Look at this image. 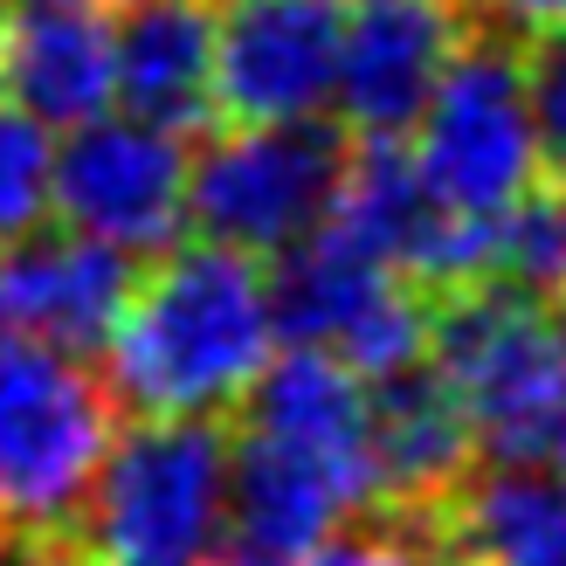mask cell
<instances>
[{"mask_svg": "<svg viewBox=\"0 0 566 566\" xmlns=\"http://www.w3.org/2000/svg\"><path fill=\"white\" fill-rule=\"evenodd\" d=\"M0 104L49 132H76L111 111V14L97 0L0 8Z\"/></svg>", "mask_w": 566, "mask_h": 566, "instance_id": "cell-15", "label": "cell"}, {"mask_svg": "<svg viewBox=\"0 0 566 566\" xmlns=\"http://www.w3.org/2000/svg\"><path fill=\"white\" fill-rule=\"evenodd\" d=\"M118 421L125 408L97 366L0 332V518L21 532H70Z\"/></svg>", "mask_w": 566, "mask_h": 566, "instance_id": "cell-4", "label": "cell"}, {"mask_svg": "<svg viewBox=\"0 0 566 566\" xmlns=\"http://www.w3.org/2000/svg\"><path fill=\"white\" fill-rule=\"evenodd\" d=\"M491 8L518 28V35H553L566 28V0H491Z\"/></svg>", "mask_w": 566, "mask_h": 566, "instance_id": "cell-20", "label": "cell"}, {"mask_svg": "<svg viewBox=\"0 0 566 566\" xmlns=\"http://www.w3.org/2000/svg\"><path fill=\"white\" fill-rule=\"evenodd\" d=\"M138 283V256L91 235H21L0 249V332L42 338V346H63L76 359H91L111 346L118 332V311Z\"/></svg>", "mask_w": 566, "mask_h": 566, "instance_id": "cell-12", "label": "cell"}, {"mask_svg": "<svg viewBox=\"0 0 566 566\" xmlns=\"http://www.w3.org/2000/svg\"><path fill=\"white\" fill-rule=\"evenodd\" d=\"M0 8H49V0H0Z\"/></svg>", "mask_w": 566, "mask_h": 566, "instance_id": "cell-21", "label": "cell"}, {"mask_svg": "<svg viewBox=\"0 0 566 566\" xmlns=\"http://www.w3.org/2000/svg\"><path fill=\"white\" fill-rule=\"evenodd\" d=\"M415 132V174L429 187V201L449 214H504L518 208L532 187H546L539 174V138H532L525 83H518V49L504 42H470L449 55V70L436 76Z\"/></svg>", "mask_w": 566, "mask_h": 566, "instance_id": "cell-7", "label": "cell"}, {"mask_svg": "<svg viewBox=\"0 0 566 566\" xmlns=\"http://www.w3.org/2000/svg\"><path fill=\"white\" fill-rule=\"evenodd\" d=\"M559 242H566V201H559ZM559 297H566V283H559Z\"/></svg>", "mask_w": 566, "mask_h": 566, "instance_id": "cell-22", "label": "cell"}, {"mask_svg": "<svg viewBox=\"0 0 566 566\" xmlns=\"http://www.w3.org/2000/svg\"><path fill=\"white\" fill-rule=\"evenodd\" d=\"M111 111L201 138L214 111V14L201 0H132L111 21Z\"/></svg>", "mask_w": 566, "mask_h": 566, "instance_id": "cell-14", "label": "cell"}, {"mask_svg": "<svg viewBox=\"0 0 566 566\" xmlns=\"http://www.w3.org/2000/svg\"><path fill=\"white\" fill-rule=\"evenodd\" d=\"M559 463H566V449H559ZM559 484H566V476H559Z\"/></svg>", "mask_w": 566, "mask_h": 566, "instance_id": "cell-23", "label": "cell"}, {"mask_svg": "<svg viewBox=\"0 0 566 566\" xmlns=\"http://www.w3.org/2000/svg\"><path fill=\"white\" fill-rule=\"evenodd\" d=\"M518 83H525L532 138H539V174L566 187V28H553V35H525Z\"/></svg>", "mask_w": 566, "mask_h": 566, "instance_id": "cell-19", "label": "cell"}, {"mask_svg": "<svg viewBox=\"0 0 566 566\" xmlns=\"http://www.w3.org/2000/svg\"><path fill=\"white\" fill-rule=\"evenodd\" d=\"M366 504H374V491H366L359 470L242 429L229 436L221 539L208 566H297L338 518L366 512Z\"/></svg>", "mask_w": 566, "mask_h": 566, "instance_id": "cell-9", "label": "cell"}, {"mask_svg": "<svg viewBox=\"0 0 566 566\" xmlns=\"http://www.w3.org/2000/svg\"><path fill=\"white\" fill-rule=\"evenodd\" d=\"M429 553H436V539H429V525H421V518L374 512V504H366L359 525H346V532L332 525L297 566H429Z\"/></svg>", "mask_w": 566, "mask_h": 566, "instance_id": "cell-18", "label": "cell"}, {"mask_svg": "<svg viewBox=\"0 0 566 566\" xmlns=\"http://www.w3.org/2000/svg\"><path fill=\"white\" fill-rule=\"evenodd\" d=\"M353 132L325 118L291 125H235L201 159H187V221L201 242L235 256H283L325 221L338 180H346Z\"/></svg>", "mask_w": 566, "mask_h": 566, "instance_id": "cell-6", "label": "cell"}, {"mask_svg": "<svg viewBox=\"0 0 566 566\" xmlns=\"http://www.w3.org/2000/svg\"><path fill=\"white\" fill-rule=\"evenodd\" d=\"M470 415L429 353L366 380V463L380 512L429 518L470 476Z\"/></svg>", "mask_w": 566, "mask_h": 566, "instance_id": "cell-13", "label": "cell"}, {"mask_svg": "<svg viewBox=\"0 0 566 566\" xmlns=\"http://www.w3.org/2000/svg\"><path fill=\"white\" fill-rule=\"evenodd\" d=\"M263 283L276 338L338 353L359 380H380L429 353V297L338 214H325L304 242L283 249Z\"/></svg>", "mask_w": 566, "mask_h": 566, "instance_id": "cell-5", "label": "cell"}, {"mask_svg": "<svg viewBox=\"0 0 566 566\" xmlns=\"http://www.w3.org/2000/svg\"><path fill=\"white\" fill-rule=\"evenodd\" d=\"M125 8H132V0H125Z\"/></svg>", "mask_w": 566, "mask_h": 566, "instance_id": "cell-24", "label": "cell"}, {"mask_svg": "<svg viewBox=\"0 0 566 566\" xmlns=\"http://www.w3.org/2000/svg\"><path fill=\"white\" fill-rule=\"evenodd\" d=\"M49 214H63V229L111 242L125 256H159L187 221V146L159 125L104 111L55 146Z\"/></svg>", "mask_w": 566, "mask_h": 566, "instance_id": "cell-8", "label": "cell"}, {"mask_svg": "<svg viewBox=\"0 0 566 566\" xmlns=\"http://www.w3.org/2000/svg\"><path fill=\"white\" fill-rule=\"evenodd\" d=\"M421 525L470 566H566V484L546 476V463H491V476H463Z\"/></svg>", "mask_w": 566, "mask_h": 566, "instance_id": "cell-16", "label": "cell"}, {"mask_svg": "<svg viewBox=\"0 0 566 566\" xmlns=\"http://www.w3.org/2000/svg\"><path fill=\"white\" fill-rule=\"evenodd\" d=\"M429 359L491 463H553L566 449V297L525 283L442 291L429 297Z\"/></svg>", "mask_w": 566, "mask_h": 566, "instance_id": "cell-2", "label": "cell"}, {"mask_svg": "<svg viewBox=\"0 0 566 566\" xmlns=\"http://www.w3.org/2000/svg\"><path fill=\"white\" fill-rule=\"evenodd\" d=\"M270 283L221 242L159 249L111 332L104 380L125 415H229L270 359Z\"/></svg>", "mask_w": 566, "mask_h": 566, "instance_id": "cell-1", "label": "cell"}, {"mask_svg": "<svg viewBox=\"0 0 566 566\" xmlns=\"http://www.w3.org/2000/svg\"><path fill=\"white\" fill-rule=\"evenodd\" d=\"M229 491L221 415H138L83 491L70 539L91 566H208Z\"/></svg>", "mask_w": 566, "mask_h": 566, "instance_id": "cell-3", "label": "cell"}, {"mask_svg": "<svg viewBox=\"0 0 566 566\" xmlns=\"http://www.w3.org/2000/svg\"><path fill=\"white\" fill-rule=\"evenodd\" d=\"M49 166H55L49 125H35L14 104H0V249L35 235L49 221Z\"/></svg>", "mask_w": 566, "mask_h": 566, "instance_id": "cell-17", "label": "cell"}, {"mask_svg": "<svg viewBox=\"0 0 566 566\" xmlns=\"http://www.w3.org/2000/svg\"><path fill=\"white\" fill-rule=\"evenodd\" d=\"M463 49V0H346L332 104L353 138H408L436 76Z\"/></svg>", "mask_w": 566, "mask_h": 566, "instance_id": "cell-11", "label": "cell"}, {"mask_svg": "<svg viewBox=\"0 0 566 566\" xmlns=\"http://www.w3.org/2000/svg\"><path fill=\"white\" fill-rule=\"evenodd\" d=\"M346 0H221L214 14V111L235 125L318 118L338 76Z\"/></svg>", "mask_w": 566, "mask_h": 566, "instance_id": "cell-10", "label": "cell"}]
</instances>
